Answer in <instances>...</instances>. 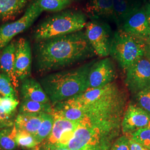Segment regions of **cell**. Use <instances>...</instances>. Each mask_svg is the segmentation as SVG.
<instances>
[{"mask_svg":"<svg viewBox=\"0 0 150 150\" xmlns=\"http://www.w3.org/2000/svg\"><path fill=\"white\" fill-rule=\"evenodd\" d=\"M116 69L112 59L105 57L93 63L88 73V89L100 88L114 81Z\"/></svg>","mask_w":150,"mask_h":150,"instance_id":"8fae6325","label":"cell"},{"mask_svg":"<svg viewBox=\"0 0 150 150\" xmlns=\"http://www.w3.org/2000/svg\"><path fill=\"white\" fill-rule=\"evenodd\" d=\"M32 61V50L29 41L20 38L16 41L15 59V71L18 80L30 77Z\"/></svg>","mask_w":150,"mask_h":150,"instance_id":"4fadbf2b","label":"cell"},{"mask_svg":"<svg viewBox=\"0 0 150 150\" xmlns=\"http://www.w3.org/2000/svg\"><path fill=\"white\" fill-rule=\"evenodd\" d=\"M43 113H18L15 120V125L17 129L26 131L34 136L42 121Z\"/></svg>","mask_w":150,"mask_h":150,"instance_id":"d6986e66","label":"cell"},{"mask_svg":"<svg viewBox=\"0 0 150 150\" xmlns=\"http://www.w3.org/2000/svg\"><path fill=\"white\" fill-rule=\"evenodd\" d=\"M2 96H1V95H0V100H1V98H2Z\"/></svg>","mask_w":150,"mask_h":150,"instance_id":"ab89813d","label":"cell"},{"mask_svg":"<svg viewBox=\"0 0 150 150\" xmlns=\"http://www.w3.org/2000/svg\"><path fill=\"white\" fill-rule=\"evenodd\" d=\"M150 126V115L137 105L129 104L121 123L123 134L130 135L139 129Z\"/></svg>","mask_w":150,"mask_h":150,"instance_id":"7c38bea8","label":"cell"},{"mask_svg":"<svg viewBox=\"0 0 150 150\" xmlns=\"http://www.w3.org/2000/svg\"><path fill=\"white\" fill-rule=\"evenodd\" d=\"M43 11L36 0L27 7L23 16L15 21L7 22L0 26V51L11 42L17 35L26 31L40 16Z\"/></svg>","mask_w":150,"mask_h":150,"instance_id":"52a82bcc","label":"cell"},{"mask_svg":"<svg viewBox=\"0 0 150 150\" xmlns=\"http://www.w3.org/2000/svg\"><path fill=\"white\" fill-rule=\"evenodd\" d=\"M54 122V115L51 113H43L42 121L37 132L34 135L38 145L50 134Z\"/></svg>","mask_w":150,"mask_h":150,"instance_id":"603a6c76","label":"cell"},{"mask_svg":"<svg viewBox=\"0 0 150 150\" xmlns=\"http://www.w3.org/2000/svg\"><path fill=\"white\" fill-rule=\"evenodd\" d=\"M135 95L138 106L150 115V88L140 91Z\"/></svg>","mask_w":150,"mask_h":150,"instance_id":"f1b7e54d","label":"cell"},{"mask_svg":"<svg viewBox=\"0 0 150 150\" xmlns=\"http://www.w3.org/2000/svg\"><path fill=\"white\" fill-rule=\"evenodd\" d=\"M145 8L147 17V19L150 25V5L148 2L145 4Z\"/></svg>","mask_w":150,"mask_h":150,"instance_id":"d6a6232c","label":"cell"},{"mask_svg":"<svg viewBox=\"0 0 150 150\" xmlns=\"http://www.w3.org/2000/svg\"><path fill=\"white\" fill-rule=\"evenodd\" d=\"M84 10L91 20H103L114 23L113 0H88Z\"/></svg>","mask_w":150,"mask_h":150,"instance_id":"2e32d148","label":"cell"},{"mask_svg":"<svg viewBox=\"0 0 150 150\" xmlns=\"http://www.w3.org/2000/svg\"><path fill=\"white\" fill-rule=\"evenodd\" d=\"M114 136L104 133L98 129L79 125L73 138L67 146L70 150H110Z\"/></svg>","mask_w":150,"mask_h":150,"instance_id":"8992f818","label":"cell"},{"mask_svg":"<svg viewBox=\"0 0 150 150\" xmlns=\"http://www.w3.org/2000/svg\"><path fill=\"white\" fill-rule=\"evenodd\" d=\"M33 54L35 66L39 72L59 70L96 54L85 30L37 41Z\"/></svg>","mask_w":150,"mask_h":150,"instance_id":"7a4b0ae2","label":"cell"},{"mask_svg":"<svg viewBox=\"0 0 150 150\" xmlns=\"http://www.w3.org/2000/svg\"><path fill=\"white\" fill-rule=\"evenodd\" d=\"M129 144H130V150H150L144 146L140 145L139 143L134 141L129 137Z\"/></svg>","mask_w":150,"mask_h":150,"instance_id":"1f68e13d","label":"cell"},{"mask_svg":"<svg viewBox=\"0 0 150 150\" xmlns=\"http://www.w3.org/2000/svg\"><path fill=\"white\" fill-rule=\"evenodd\" d=\"M82 110L80 125L120 136L124 113L128 106L126 91L115 81L100 88L88 89L70 99Z\"/></svg>","mask_w":150,"mask_h":150,"instance_id":"6da1fadb","label":"cell"},{"mask_svg":"<svg viewBox=\"0 0 150 150\" xmlns=\"http://www.w3.org/2000/svg\"><path fill=\"white\" fill-rule=\"evenodd\" d=\"M148 2V3H149V5H150V0H149V1H148V2Z\"/></svg>","mask_w":150,"mask_h":150,"instance_id":"f35d334b","label":"cell"},{"mask_svg":"<svg viewBox=\"0 0 150 150\" xmlns=\"http://www.w3.org/2000/svg\"><path fill=\"white\" fill-rule=\"evenodd\" d=\"M93 62L53 73L41 80L40 83L52 106L77 96L88 90V73Z\"/></svg>","mask_w":150,"mask_h":150,"instance_id":"3957f363","label":"cell"},{"mask_svg":"<svg viewBox=\"0 0 150 150\" xmlns=\"http://www.w3.org/2000/svg\"><path fill=\"white\" fill-rule=\"evenodd\" d=\"M70 150V149H59V150Z\"/></svg>","mask_w":150,"mask_h":150,"instance_id":"8d00e7d4","label":"cell"},{"mask_svg":"<svg viewBox=\"0 0 150 150\" xmlns=\"http://www.w3.org/2000/svg\"><path fill=\"white\" fill-rule=\"evenodd\" d=\"M16 142L17 146L27 149H34L38 146V144L33 134L22 129H17Z\"/></svg>","mask_w":150,"mask_h":150,"instance_id":"d4e9b609","label":"cell"},{"mask_svg":"<svg viewBox=\"0 0 150 150\" xmlns=\"http://www.w3.org/2000/svg\"><path fill=\"white\" fill-rule=\"evenodd\" d=\"M53 107L51 103H41L24 100L21 103L18 113H51Z\"/></svg>","mask_w":150,"mask_h":150,"instance_id":"44dd1931","label":"cell"},{"mask_svg":"<svg viewBox=\"0 0 150 150\" xmlns=\"http://www.w3.org/2000/svg\"><path fill=\"white\" fill-rule=\"evenodd\" d=\"M16 41H12L0 52V71L11 80L17 92L19 87V81L15 71Z\"/></svg>","mask_w":150,"mask_h":150,"instance_id":"9a60e30c","label":"cell"},{"mask_svg":"<svg viewBox=\"0 0 150 150\" xmlns=\"http://www.w3.org/2000/svg\"><path fill=\"white\" fill-rule=\"evenodd\" d=\"M0 150H3V149H2V148L1 147V146H0Z\"/></svg>","mask_w":150,"mask_h":150,"instance_id":"74e56055","label":"cell"},{"mask_svg":"<svg viewBox=\"0 0 150 150\" xmlns=\"http://www.w3.org/2000/svg\"><path fill=\"white\" fill-rule=\"evenodd\" d=\"M126 86L134 94L150 88V62L145 56L126 71Z\"/></svg>","mask_w":150,"mask_h":150,"instance_id":"30bf717a","label":"cell"},{"mask_svg":"<svg viewBox=\"0 0 150 150\" xmlns=\"http://www.w3.org/2000/svg\"><path fill=\"white\" fill-rule=\"evenodd\" d=\"M145 57L150 61V41L147 43Z\"/></svg>","mask_w":150,"mask_h":150,"instance_id":"836d02e7","label":"cell"},{"mask_svg":"<svg viewBox=\"0 0 150 150\" xmlns=\"http://www.w3.org/2000/svg\"><path fill=\"white\" fill-rule=\"evenodd\" d=\"M42 11L59 12L71 4L72 0H36Z\"/></svg>","mask_w":150,"mask_h":150,"instance_id":"cb8c5ba5","label":"cell"},{"mask_svg":"<svg viewBox=\"0 0 150 150\" xmlns=\"http://www.w3.org/2000/svg\"><path fill=\"white\" fill-rule=\"evenodd\" d=\"M30 0H0V21L14 19L27 6Z\"/></svg>","mask_w":150,"mask_h":150,"instance_id":"ffe728a7","label":"cell"},{"mask_svg":"<svg viewBox=\"0 0 150 150\" xmlns=\"http://www.w3.org/2000/svg\"><path fill=\"white\" fill-rule=\"evenodd\" d=\"M20 93L23 100L51 103L41 83L31 77L22 81Z\"/></svg>","mask_w":150,"mask_h":150,"instance_id":"ac0fdd59","label":"cell"},{"mask_svg":"<svg viewBox=\"0 0 150 150\" xmlns=\"http://www.w3.org/2000/svg\"><path fill=\"white\" fill-rule=\"evenodd\" d=\"M19 105L17 98L2 97L0 100V107L7 114L15 113L16 108Z\"/></svg>","mask_w":150,"mask_h":150,"instance_id":"83f0119b","label":"cell"},{"mask_svg":"<svg viewBox=\"0 0 150 150\" xmlns=\"http://www.w3.org/2000/svg\"><path fill=\"white\" fill-rule=\"evenodd\" d=\"M29 150H40V149H39V147H38V146L36 147H35V148H34V149H30Z\"/></svg>","mask_w":150,"mask_h":150,"instance_id":"d590c367","label":"cell"},{"mask_svg":"<svg viewBox=\"0 0 150 150\" xmlns=\"http://www.w3.org/2000/svg\"><path fill=\"white\" fill-rule=\"evenodd\" d=\"M86 36L96 54L101 57L110 55L113 35L108 23L100 20H91L85 27Z\"/></svg>","mask_w":150,"mask_h":150,"instance_id":"9c48e42d","label":"cell"},{"mask_svg":"<svg viewBox=\"0 0 150 150\" xmlns=\"http://www.w3.org/2000/svg\"><path fill=\"white\" fill-rule=\"evenodd\" d=\"M137 1H139L140 3H141L144 5H145V4L148 2V0H137Z\"/></svg>","mask_w":150,"mask_h":150,"instance_id":"e575fe53","label":"cell"},{"mask_svg":"<svg viewBox=\"0 0 150 150\" xmlns=\"http://www.w3.org/2000/svg\"><path fill=\"white\" fill-rule=\"evenodd\" d=\"M15 113L7 114L0 107V130L12 126L15 124Z\"/></svg>","mask_w":150,"mask_h":150,"instance_id":"4dcf8cb0","label":"cell"},{"mask_svg":"<svg viewBox=\"0 0 150 150\" xmlns=\"http://www.w3.org/2000/svg\"><path fill=\"white\" fill-rule=\"evenodd\" d=\"M110 150H130L129 136L123 134L114 141Z\"/></svg>","mask_w":150,"mask_h":150,"instance_id":"f546056e","label":"cell"},{"mask_svg":"<svg viewBox=\"0 0 150 150\" xmlns=\"http://www.w3.org/2000/svg\"><path fill=\"white\" fill-rule=\"evenodd\" d=\"M129 136L131 139L150 150V126L139 129Z\"/></svg>","mask_w":150,"mask_h":150,"instance_id":"484cf974","label":"cell"},{"mask_svg":"<svg viewBox=\"0 0 150 150\" xmlns=\"http://www.w3.org/2000/svg\"><path fill=\"white\" fill-rule=\"evenodd\" d=\"M119 29L147 42L150 41V25L145 5L129 16Z\"/></svg>","mask_w":150,"mask_h":150,"instance_id":"5bb4252c","label":"cell"},{"mask_svg":"<svg viewBox=\"0 0 150 150\" xmlns=\"http://www.w3.org/2000/svg\"><path fill=\"white\" fill-rule=\"evenodd\" d=\"M17 129L15 124L9 127L0 130V146L4 150H15Z\"/></svg>","mask_w":150,"mask_h":150,"instance_id":"7402d4cb","label":"cell"},{"mask_svg":"<svg viewBox=\"0 0 150 150\" xmlns=\"http://www.w3.org/2000/svg\"><path fill=\"white\" fill-rule=\"evenodd\" d=\"M144 6L137 0H113L114 23L118 29L129 16Z\"/></svg>","mask_w":150,"mask_h":150,"instance_id":"e0dca14e","label":"cell"},{"mask_svg":"<svg viewBox=\"0 0 150 150\" xmlns=\"http://www.w3.org/2000/svg\"><path fill=\"white\" fill-rule=\"evenodd\" d=\"M16 93L10 79L5 74L0 73V95L2 97L17 98Z\"/></svg>","mask_w":150,"mask_h":150,"instance_id":"4316f807","label":"cell"},{"mask_svg":"<svg viewBox=\"0 0 150 150\" xmlns=\"http://www.w3.org/2000/svg\"><path fill=\"white\" fill-rule=\"evenodd\" d=\"M147 42L118 29L113 35L110 55L126 71L145 56Z\"/></svg>","mask_w":150,"mask_h":150,"instance_id":"5b68a950","label":"cell"},{"mask_svg":"<svg viewBox=\"0 0 150 150\" xmlns=\"http://www.w3.org/2000/svg\"><path fill=\"white\" fill-rule=\"evenodd\" d=\"M87 22V15L82 11H61L40 22L33 31V38L37 41L77 32L85 28Z\"/></svg>","mask_w":150,"mask_h":150,"instance_id":"277c9868","label":"cell"},{"mask_svg":"<svg viewBox=\"0 0 150 150\" xmlns=\"http://www.w3.org/2000/svg\"><path fill=\"white\" fill-rule=\"evenodd\" d=\"M54 117V126L48 137L38 145L40 150H56L67 149V146L74 136L79 122Z\"/></svg>","mask_w":150,"mask_h":150,"instance_id":"ba28073f","label":"cell"}]
</instances>
